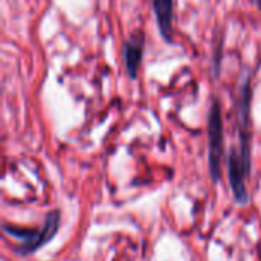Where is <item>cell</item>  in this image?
Returning <instances> with one entry per match:
<instances>
[{"instance_id": "cell-3", "label": "cell", "mask_w": 261, "mask_h": 261, "mask_svg": "<svg viewBox=\"0 0 261 261\" xmlns=\"http://www.w3.org/2000/svg\"><path fill=\"white\" fill-rule=\"evenodd\" d=\"M249 171H251V164L243 161L239 151L232 148L228 154V174H229L231 190L239 203L248 202L246 180L249 177Z\"/></svg>"}, {"instance_id": "cell-5", "label": "cell", "mask_w": 261, "mask_h": 261, "mask_svg": "<svg viewBox=\"0 0 261 261\" xmlns=\"http://www.w3.org/2000/svg\"><path fill=\"white\" fill-rule=\"evenodd\" d=\"M162 38L173 43L174 34V0H151Z\"/></svg>"}, {"instance_id": "cell-1", "label": "cell", "mask_w": 261, "mask_h": 261, "mask_svg": "<svg viewBox=\"0 0 261 261\" xmlns=\"http://www.w3.org/2000/svg\"><path fill=\"white\" fill-rule=\"evenodd\" d=\"M223 116L222 104L219 99H213L208 112V162L211 179L217 182L222 174L223 159Z\"/></svg>"}, {"instance_id": "cell-4", "label": "cell", "mask_w": 261, "mask_h": 261, "mask_svg": "<svg viewBox=\"0 0 261 261\" xmlns=\"http://www.w3.org/2000/svg\"><path fill=\"white\" fill-rule=\"evenodd\" d=\"M144 52H145V35L142 31H135L128 37V40H125L122 44L124 67L128 78L132 80L138 78V72L144 60Z\"/></svg>"}, {"instance_id": "cell-6", "label": "cell", "mask_w": 261, "mask_h": 261, "mask_svg": "<svg viewBox=\"0 0 261 261\" xmlns=\"http://www.w3.org/2000/svg\"><path fill=\"white\" fill-rule=\"evenodd\" d=\"M255 5H257V8L261 11V0H255Z\"/></svg>"}, {"instance_id": "cell-2", "label": "cell", "mask_w": 261, "mask_h": 261, "mask_svg": "<svg viewBox=\"0 0 261 261\" xmlns=\"http://www.w3.org/2000/svg\"><path fill=\"white\" fill-rule=\"evenodd\" d=\"M58 223H60V214L57 211H54L46 217V222H44L43 228L38 229V231L15 229V228H9V226H5V229L12 236L18 237V239H23V243L20 246H17L15 251L18 254H21V255H28V254L35 252L43 245H46L55 236V232L58 229Z\"/></svg>"}]
</instances>
